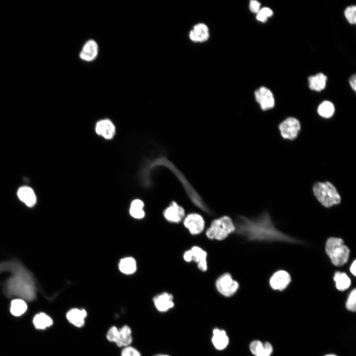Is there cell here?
<instances>
[{
    "label": "cell",
    "instance_id": "cell-1",
    "mask_svg": "<svg viewBox=\"0 0 356 356\" xmlns=\"http://www.w3.org/2000/svg\"><path fill=\"white\" fill-rule=\"evenodd\" d=\"M234 223V231L250 240H279L292 242L296 241L277 230L267 213L254 219L240 216L237 218Z\"/></svg>",
    "mask_w": 356,
    "mask_h": 356
},
{
    "label": "cell",
    "instance_id": "cell-2",
    "mask_svg": "<svg viewBox=\"0 0 356 356\" xmlns=\"http://www.w3.org/2000/svg\"><path fill=\"white\" fill-rule=\"evenodd\" d=\"M12 275L5 284L7 293L31 301L35 297V286L31 275L23 267L14 265Z\"/></svg>",
    "mask_w": 356,
    "mask_h": 356
},
{
    "label": "cell",
    "instance_id": "cell-3",
    "mask_svg": "<svg viewBox=\"0 0 356 356\" xmlns=\"http://www.w3.org/2000/svg\"><path fill=\"white\" fill-rule=\"evenodd\" d=\"M325 251L332 263L336 266L344 265L348 261L350 250L341 238H329L326 242Z\"/></svg>",
    "mask_w": 356,
    "mask_h": 356
},
{
    "label": "cell",
    "instance_id": "cell-4",
    "mask_svg": "<svg viewBox=\"0 0 356 356\" xmlns=\"http://www.w3.org/2000/svg\"><path fill=\"white\" fill-rule=\"evenodd\" d=\"M313 192L317 200L325 207L341 202V197L336 187L329 181L316 182L313 186Z\"/></svg>",
    "mask_w": 356,
    "mask_h": 356
},
{
    "label": "cell",
    "instance_id": "cell-5",
    "mask_svg": "<svg viewBox=\"0 0 356 356\" xmlns=\"http://www.w3.org/2000/svg\"><path fill=\"white\" fill-rule=\"evenodd\" d=\"M235 229L232 219L224 216L212 221L210 227L206 230V235L210 239L222 240L234 232Z\"/></svg>",
    "mask_w": 356,
    "mask_h": 356
},
{
    "label": "cell",
    "instance_id": "cell-6",
    "mask_svg": "<svg viewBox=\"0 0 356 356\" xmlns=\"http://www.w3.org/2000/svg\"><path fill=\"white\" fill-rule=\"evenodd\" d=\"M215 286L219 293L224 297H230L237 292L239 285L229 273L226 272L217 279Z\"/></svg>",
    "mask_w": 356,
    "mask_h": 356
},
{
    "label": "cell",
    "instance_id": "cell-7",
    "mask_svg": "<svg viewBox=\"0 0 356 356\" xmlns=\"http://www.w3.org/2000/svg\"><path fill=\"white\" fill-rule=\"evenodd\" d=\"M207 257V252L197 246H194L185 251L183 255V258L185 262H195L197 264L198 268L203 272L208 268Z\"/></svg>",
    "mask_w": 356,
    "mask_h": 356
},
{
    "label": "cell",
    "instance_id": "cell-8",
    "mask_svg": "<svg viewBox=\"0 0 356 356\" xmlns=\"http://www.w3.org/2000/svg\"><path fill=\"white\" fill-rule=\"evenodd\" d=\"M279 129L283 138L292 140L298 135L301 129L300 123L295 118L288 117L280 124Z\"/></svg>",
    "mask_w": 356,
    "mask_h": 356
},
{
    "label": "cell",
    "instance_id": "cell-9",
    "mask_svg": "<svg viewBox=\"0 0 356 356\" xmlns=\"http://www.w3.org/2000/svg\"><path fill=\"white\" fill-rule=\"evenodd\" d=\"M183 225L191 234L197 235L203 231L205 221L201 215L197 213H191L184 218Z\"/></svg>",
    "mask_w": 356,
    "mask_h": 356
},
{
    "label": "cell",
    "instance_id": "cell-10",
    "mask_svg": "<svg viewBox=\"0 0 356 356\" xmlns=\"http://www.w3.org/2000/svg\"><path fill=\"white\" fill-rule=\"evenodd\" d=\"M255 98L263 110L266 111L274 106V98L272 92L265 87H260L255 92Z\"/></svg>",
    "mask_w": 356,
    "mask_h": 356
},
{
    "label": "cell",
    "instance_id": "cell-11",
    "mask_svg": "<svg viewBox=\"0 0 356 356\" xmlns=\"http://www.w3.org/2000/svg\"><path fill=\"white\" fill-rule=\"evenodd\" d=\"M88 312L85 309L74 308L70 309L66 313L68 321L75 327H83L86 324Z\"/></svg>",
    "mask_w": 356,
    "mask_h": 356
},
{
    "label": "cell",
    "instance_id": "cell-12",
    "mask_svg": "<svg viewBox=\"0 0 356 356\" xmlns=\"http://www.w3.org/2000/svg\"><path fill=\"white\" fill-rule=\"evenodd\" d=\"M163 215L165 219L169 222L178 223L180 222L185 216L183 208L176 202L173 201L165 209Z\"/></svg>",
    "mask_w": 356,
    "mask_h": 356
},
{
    "label": "cell",
    "instance_id": "cell-13",
    "mask_svg": "<svg viewBox=\"0 0 356 356\" xmlns=\"http://www.w3.org/2000/svg\"><path fill=\"white\" fill-rule=\"evenodd\" d=\"M173 296L168 292H163L155 296L153 302L156 310L161 312H164L172 309L175 303Z\"/></svg>",
    "mask_w": 356,
    "mask_h": 356
},
{
    "label": "cell",
    "instance_id": "cell-14",
    "mask_svg": "<svg viewBox=\"0 0 356 356\" xmlns=\"http://www.w3.org/2000/svg\"><path fill=\"white\" fill-rule=\"evenodd\" d=\"M291 281L289 274L284 270L275 272L270 279V285L274 290L282 291L285 289Z\"/></svg>",
    "mask_w": 356,
    "mask_h": 356
},
{
    "label": "cell",
    "instance_id": "cell-15",
    "mask_svg": "<svg viewBox=\"0 0 356 356\" xmlns=\"http://www.w3.org/2000/svg\"><path fill=\"white\" fill-rule=\"evenodd\" d=\"M211 341L216 350L222 351L228 346L229 339L224 330L215 328L212 331Z\"/></svg>",
    "mask_w": 356,
    "mask_h": 356
},
{
    "label": "cell",
    "instance_id": "cell-16",
    "mask_svg": "<svg viewBox=\"0 0 356 356\" xmlns=\"http://www.w3.org/2000/svg\"><path fill=\"white\" fill-rule=\"evenodd\" d=\"M249 350L255 356H271L273 352V347L270 343H263L257 340L250 343Z\"/></svg>",
    "mask_w": 356,
    "mask_h": 356
},
{
    "label": "cell",
    "instance_id": "cell-17",
    "mask_svg": "<svg viewBox=\"0 0 356 356\" xmlns=\"http://www.w3.org/2000/svg\"><path fill=\"white\" fill-rule=\"evenodd\" d=\"M98 51V45L96 42L89 40L84 45L80 53V57L86 61H91L97 56Z\"/></svg>",
    "mask_w": 356,
    "mask_h": 356
},
{
    "label": "cell",
    "instance_id": "cell-18",
    "mask_svg": "<svg viewBox=\"0 0 356 356\" xmlns=\"http://www.w3.org/2000/svg\"><path fill=\"white\" fill-rule=\"evenodd\" d=\"M133 341L132 330L128 325L125 324L119 328L117 341L115 343L119 348H124L131 345Z\"/></svg>",
    "mask_w": 356,
    "mask_h": 356
},
{
    "label": "cell",
    "instance_id": "cell-19",
    "mask_svg": "<svg viewBox=\"0 0 356 356\" xmlns=\"http://www.w3.org/2000/svg\"><path fill=\"white\" fill-rule=\"evenodd\" d=\"M96 133L106 139H111L115 133V128L111 121L108 119L98 122L95 127Z\"/></svg>",
    "mask_w": 356,
    "mask_h": 356
},
{
    "label": "cell",
    "instance_id": "cell-20",
    "mask_svg": "<svg viewBox=\"0 0 356 356\" xmlns=\"http://www.w3.org/2000/svg\"><path fill=\"white\" fill-rule=\"evenodd\" d=\"M17 195L19 199L29 207L34 206L36 203L37 198L35 193L29 186H24L20 187L17 192Z\"/></svg>",
    "mask_w": 356,
    "mask_h": 356
},
{
    "label": "cell",
    "instance_id": "cell-21",
    "mask_svg": "<svg viewBox=\"0 0 356 356\" xmlns=\"http://www.w3.org/2000/svg\"><path fill=\"white\" fill-rule=\"evenodd\" d=\"M327 79V77L322 73L311 76L308 78L309 87L312 90L320 91L325 88Z\"/></svg>",
    "mask_w": 356,
    "mask_h": 356
},
{
    "label": "cell",
    "instance_id": "cell-22",
    "mask_svg": "<svg viewBox=\"0 0 356 356\" xmlns=\"http://www.w3.org/2000/svg\"><path fill=\"white\" fill-rule=\"evenodd\" d=\"M33 323L36 328L44 329L52 325L53 320L48 315L42 312L35 316L33 319Z\"/></svg>",
    "mask_w": 356,
    "mask_h": 356
},
{
    "label": "cell",
    "instance_id": "cell-23",
    "mask_svg": "<svg viewBox=\"0 0 356 356\" xmlns=\"http://www.w3.org/2000/svg\"><path fill=\"white\" fill-rule=\"evenodd\" d=\"M334 280L337 289L339 291H344L351 285V280L345 272H336L334 276Z\"/></svg>",
    "mask_w": 356,
    "mask_h": 356
},
{
    "label": "cell",
    "instance_id": "cell-24",
    "mask_svg": "<svg viewBox=\"0 0 356 356\" xmlns=\"http://www.w3.org/2000/svg\"><path fill=\"white\" fill-rule=\"evenodd\" d=\"M119 267L123 273L131 274L134 273L136 269V262L132 257L125 258L120 261Z\"/></svg>",
    "mask_w": 356,
    "mask_h": 356
},
{
    "label": "cell",
    "instance_id": "cell-25",
    "mask_svg": "<svg viewBox=\"0 0 356 356\" xmlns=\"http://www.w3.org/2000/svg\"><path fill=\"white\" fill-rule=\"evenodd\" d=\"M143 202L139 199L134 200L130 209L131 215L136 219H141L144 217L145 213L143 211Z\"/></svg>",
    "mask_w": 356,
    "mask_h": 356
},
{
    "label": "cell",
    "instance_id": "cell-26",
    "mask_svg": "<svg viewBox=\"0 0 356 356\" xmlns=\"http://www.w3.org/2000/svg\"><path fill=\"white\" fill-rule=\"evenodd\" d=\"M27 309V304L22 299H15L11 303L10 312L14 316L21 315L26 311Z\"/></svg>",
    "mask_w": 356,
    "mask_h": 356
},
{
    "label": "cell",
    "instance_id": "cell-27",
    "mask_svg": "<svg viewBox=\"0 0 356 356\" xmlns=\"http://www.w3.org/2000/svg\"><path fill=\"white\" fill-rule=\"evenodd\" d=\"M335 111L334 105L329 101H324L318 107V114L322 117L329 118L332 116Z\"/></svg>",
    "mask_w": 356,
    "mask_h": 356
},
{
    "label": "cell",
    "instance_id": "cell-28",
    "mask_svg": "<svg viewBox=\"0 0 356 356\" xmlns=\"http://www.w3.org/2000/svg\"><path fill=\"white\" fill-rule=\"evenodd\" d=\"M345 16L348 21L351 24L356 23V7L355 5L348 6L345 10Z\"/></svg>",
    "mask_w": 356,
    "mask_h": 356
},
{
    "label": "cell",
    "instance_id": "cell-29",
    "mask_svg": "<svg viewBox=\"0 0 356 356\" xmlns=\"http://www.w3.org/2000/svg\"><path fill=\"white\" fill-rule=\"evenodd\" d=\"M348 310L355 312L356 310V290L354 288L350 293L346 303Z\"/></svg>",
    "mask_w": 356,
    "mask_h": 356
},
{
    "label": "cell",
    "instance_id": "cell-30",
    "mask_svg": "<svg viewBox=\"0 0 356 356\" xmlns=\"http://www.w3.org/2000/svg\"><path fill=\"white\" fill-rule=\"evenodd\" d=\"M119 328L113 325L107 330L106 334V339L110 342L116 343L118 338Z\"/></svg>",
    "mask_w": 356,
    "mask_h": 356
},
{
    "label": "cell",
    "instance_id": "cell-31",
    "mask_svg": "<svg viewBox=\"0 0 356 356\" xmlns=\"http://www.w3.org/2000/svg\"><path fill=\"white\" fill-rule=\"evenodd\" d=\"M121 356H141L140 352L135 347L130 345L122 349Z\"/></svg>",
    "mask_w": 356,
    "mask_h": 356
},
{
    "label": "cell",
    "instance_id": "cell-32",
    "mask_svg": "<svg viewBox=\"0 0 356 356\" xmlns=\"http://www.w3.org/2000/svg\"><path fill=\"white\" fill-rule=\"evenodd\" d=\"M261 4L257 0H252L250 2L249 8L251 11L254 13H257L260 9Z\"/></svg>",
    "mask_w": 356,
    "mask_h": 356
},
{
    "label": "cell",
    "instance_id": "cell-33",
    "mask_svg": "<svg viewBox=\"0 0 356 356\" xmlns=\"http://www.w3.org/2000/svg\"><path fill=\"white\" fill-rule=\"evenodd\" d=\"M259 11L267 18L271 16L273 14L272 10L268 7H263Z\"/></svg>",
    "mask_w": 356,
    "mask_h": 356
},
{
    "label": "cell",
    "instance_id": "cell-34",
    "mask_svg": "<svg viewBox=\"0 0 356 356\" xmlns=\"http://www.w3.org/2000/svg\"><path fill=\"white\" fill-rule=\"evenodd\" d=\"M356 75L354 74L352 75L349 80L350 84L352 87V88L354 90V91H356Z\"/></svg>",
    "mask_w": 356,
    "mask_h": 356
},
{
    "label": "cell",
    "instance_id": "cell-35",
    "mask_svg": "<svg viewBox=\"0 0 356 356\" xmlns=\"http://www.w3.org/2000/svg\"><path fill=\"white\" fill-rule=\"evenodd\" d=\"M256 18L258 21L262 22H265L267 21V18L258 11L257 13Z\"/></svg>",
    "mask_w": 356,
    "mask_h": 356
},
{
    "label": "cell",
    "instance_id": "cell-36",
    "mask_svg": "<svg viewBox=\"0 0 356 356\" xmlns=\"http://www.w3.org/2000/svg\"><path fill=\"white\" fill-rule=\"evenodd\" d=\"M189 37L191 40L194 42H199L200 41V37L195 36L193 31H191L189 34Z\"/></svg>",
    "mask_w": 356,
    "mask_h": 356
},
{
    "label": "cell",
    "instance_id": "cell-37",
    "mask_svg": "<svg viewBox=\"0 0 356 356\" xmlns=\"http://www.w3.org/2000/svg\"><path fill=\"white\" fill-rule=\"evenodd\" d=\"M356 261L355 260V261L353 262V263H352V264L351 265V267H350V270L351 272L354 276H356Z\"/></svg>",
    "mask_w": 356,
    "mask_h": 356
},
{
    "label": "cell",
    "instance_id": "cell-38",
    "mask_svg": "<svg viewBox=\"0 0 356 356\" xmlns=\"http://www.w3.org/2000/svg\"><path fill=\"white\" fill-rule=\"evenodd\" d=\"M209 37V34L208 32L206 33H203L202 35L200 36V42H203L205 41H206Z\"/></svg>",
    "mask_w": 356,
    "mask_h": 356
},
{
    "label": "cell",
    "instance_id": "cell-39",
    "mask_svg": "<svg viewBox=\"0 0 356 356\" xmlns=\"http://www.w3.org/2000/svg\"><path fill=\"white\" fill-rule=\"evenodd\" d=\"M198 25L202 33L208 32V29L206 25L200 23Z\"/></svg>",
    "mask_w": 356,
    "mask_h": 356
},
{
    "label": "cell",
    "instance_id": "cell-40",
    "mask_svg": "<svg viewBox=\"0 0 356 356\" xmlns=\"http://www.w3.org/2000/svg\"><path fill=\"white\" fill-rule=\"evenodd\" d=\"M154 356H170L167 355V354H158Z\"/></svg>",
    "mask_w": 356,
    "mask_h": 356
},
{
    "label": "cell",
    "instance_id": "cell-41",
    "mask_svg": "<svg viewBox=\"0 0 356 356\" xmlns=\"http://www.w3.org/2000/svg\"><path fill=\"white\" fill-rule=\"evenodd\" d=\"M324 356H336V355H334V354H328Z\"/></svg>",
    "mask_w": 356,
    "mask_h": 356
}]
</instances>
